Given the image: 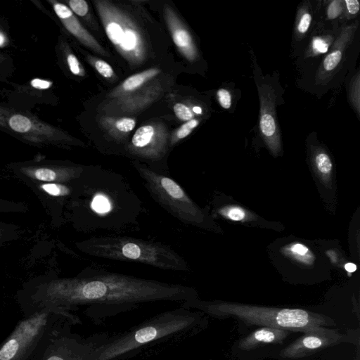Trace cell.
Listing matches in <instances>:
<instances>
[{
	"label": "cell",
	"mask_w": 360,
	"mask_h": 360,
	"mask_svg": "<svg viewBox=\"0 0 360 360\" xmlns=\"http://www.w3.org/2000/svg\"><path fill=\"white\" fill-rule=\"evenodd\" d=\"M195 298L196 291L189 286L89 266L76 277L54 280L22 295L19 303L24 316L45 309L72 312L84 307L87 316L99 320L146 303Z\"/></svg>",
	"instance_id": "6da1fadb"
},
{
	"label": "cell",
	"mask_w": 360,
	"mask_h": 360,
	"mask_svg": "<svg viewBox=\"0 0 360 360\" xmlns=\"http://www.w3.org/2000/svg\"><path fill=\"white\" fill-rule=\"evenodd\" d=\"M72 182L70 195L82 231L117 235L139 228L144 204L124 176L98 166H84Z\"/></svg>",
	"instance_id": "7a4b0ae2"
},
{
	"label": "cell",
	"mask_w": 360,
	"mask_h": 360,
	"mask_svg": "<svg viewBox=\"0 0 360 360\" xmlns=\"http://www.w3.org/2000/svg\"><path fill=\"white\" fill-rule=\"evenodd\" d=\"M199 322V316L181 307L165 311L107 340L84 360H120L155 343L186 334Z\"/></svg>",
	"instance_id": "3957f363"
},
{
	"label": "cell",
	"mask_w": 360,
	"mask_h": 360,
	"mask_svg": "<svg viewBox=\"0 0 360 360\" xmlns=\"http://www.w3.org/2000/svg\"><path fill=\"white\" fill-rule=\"evenodd\" d=\"M90 257L146 264L165 271L187 272L184 257L170 245L122 235L91 236L77 243Z\"/></svg>",
	"instance_id": "277c9868"
},
{
	"label": "cell",
	"mask_w": 360,
	"mask_h": 360,
	"mask_svg": "<svg viewBox=\"0 0 360 360\" xmlns=\"http://www.w3.org/2000/svg\"><path fill=\"white\" fill-rule=\"evenodd\" d=\"M184 308L199 307L218 317L235 316L248 325L273 327L290 332H311L326 326L334 325L333 320L323 314L302 309L274 308L238 303H202L197 298L182 302Z\"/></svg>",
	"instance_id": "5b68a950"
},
{
	"label": "cell",
	"mask_w": 360,
	"mask_h": 360,
	"mask_svg": "<svg viewBox=\"0 0 360 360\" xmlns=\"http://www.w3.org/2000/svg\"><path fill=\"white\" fill-rule=\"evenodd\" d=\"M81 323L75 314L58 321L44 333L27 360H84L109 336L101 333L83 338L72 333V327Z\"/></svg>",
	"instance_id": "8992f818"
},
{
	"label": "cell",
	"mask_w": 360,
	"mask_h": 360,
	"mask_svg": "<svg viewBox=\"0 0 360 360\" xmlns=\"http://www.w3.org/2000/svg\"><path fill=\"white\" fill-rule=\"evenodd\" d=\"M133 166L150 196L166 212L184 224L200 227L206 225L205 211L170 176L138 162H134Z\"/></svg>",
	"instance_id": "52a82bcc"
},
{
	"label": "cell",
	"mask_w": 360,
	"mask_h": 360,
	"mask_svg": "<svg viewBox=\"0 0 360 360\" xmlns=\"http://www.w3.org/2000/svg\"><path fill=\"white\" fill-rule=\"evenodd\" d=\"M73 314L61 309H45L24 316L0 343V360H27L44 333Z\"/></svg>",
	"instance_id": "ba28073f"
},
{
	"label": "cell",
	"mask_w": 360,
	"mask_h": 360,
	"mask_svg": "<svg viewBox=\"0 0 360 360\" xmlns=\"http://www.w3.org/2000/svg\"><path fill=\"white\" fill-rule=\"evenodd\" d=\"M99 13L106 34L116 49L127 60L133 63L141 61L145 55V44L136 25L112 6H101Z\"/></svg>",
	"instance_id": "9c48e42d"
},
{
	"label": "cell",
	"mask_w": 360,
	"mask_h": 360,
	"mask_svg": "<svg viewBox=\"0 0 360 360\" xmlns=\"http://www.w3.org/2000/svg\"><path fill=\"white\" fill-rule=\"evenodd\" d=\"M344 336L334 330L325 327L319 330L305 333L302 336L286 347L281 356L284 358L304 357L340 342Z\"/></svg>",
	"instance_id": "30bf717a"
},
{
	"label": "cell",
	"mask_w": 360,
	"mask_h": 360,
	"mask_svg": "<svg viewBox=\"0 0 360 360\" xmlns=\"http://www.w3.org/2000/svg\"><path fill=\"white\" fill-rule=\"evenodd\" d=\"M5 115L0 123L5 122L6 128L29 141H50L56 136V129L32 116L21 112H9Z\"/></svg>",
	"instance_id": "8fae6325"
},
{
	"label": "cell",
	"mask_w": 360,
	"mask_h": 360,
	"mask_svg": "<svg viewBox=\"0 0 360 360\" xmlns=\"http://www.w3.org/2000/svg\"><path fill=\"white\" fill-rule=\"evenodd\" d=\"M53 10L68 31L74 35L84 44L103 53V50L95 39L83 27L73 12L66 5L57 2H53Z\"/></svg>",
	"instance_id": "7c38bea8"
},
{
	"label": "cell",
	"mask_w": 360,
	"mask_h": 360,
	"mask_svg": "<svg viewBox=\"0 0 360 360\" xmlns=\"http://www.w3.org/2000/svg\"><path fill=\"white\" fill-rule=\"evenodd\" d=\"M290 331L273 327H262L256 329L241 339L238 347L243 350H251L264 344L281 343Z\"/></svg>",
	"instance_id": "4fadbf2b"
},
{
	"label": "cell",
	"mask_w": 360,
	"mask_h": 360,
	"mask_svg": "<svg viewBox=\"0 0 360 360\" xmlns=\"http://www.w3.org/2000/svg\"><path fill=\"white\" fill-rule=\"evenodd\" d=\"M169 26L172 31L173 41L179 51L188 59L194 58L195 51L192 38L189 32L181 25L169 20Z\"/></svg>",
	"instance_id": "5bb4252c"
},
{
	"label": "cell",
	"mask_w": 360,
	"mask_h": 360,
	"mask_svg": "<svg viewBox=\"0 0 360 360\" xmlns=\"http://www.w3.org/2000/svg\"><path fill=\"white\" fill-rule=\"evenodd\" d=\"M282 252L292 259L308 266L312 264L316 259L308 247L299 243L285 245L283 248Z\"/></svg>",
	"instance_id": "9a60e30c"
},
{
	"label": "cell",
	"mask_w": 360,
	"mask_h": 360,
	"mask_svg": "<svg viewBox=\"0 0 360 360\" xmlns=\"http://www.w3.org/2000/svg\"><path fill=\"white\" fill-rule=\"evenodd\" d=\"M158 72L159 70L158 69L151 68L134 75L124 81L122 89L127 91H134L141 86L145 82L158 74Z\"/></svg>",
	"instance_id": "2e32d148"
},
{
	"label": "cell",
	"mask_w": 360,
	"mask_h": 360,
	"mask_svg": "<svg viewBox=\"0 0 360 360\" xmlns=\"http://www.w3.org/2000/svg\"><path fill=\"white\" fill-rule=\"evenodd\" d=\"M259 127L266 139H274L276 136V125L274 115L270 110L262 107Z\"/></svg>",
	"instance_id": "e0dca14e"
},
{
	"label": "cell",
	"mask_w": 360,
	"mask_h": 360,
	"mask_svg": "<svg viewBox=\"0 0 360 360\" xmlns=\"http://www.w3.org/2000/svg\"><path fill=\"white\" fill-rule=\"evenodd\" d=\"M314 161L319 175L325 181L329 179L333 169V164L328 154L319 152L316 154Z\"/></svg>",
	"instance_id": "ac0fdd59"
},
{
	"label": "cell",
	"mask_w": 360,
	"mask_h": 360,
	"mask_svg": "<svg viewBox=\"0 0 360 360\" xmlns=\"http://www.w3.org/2000/svg\"><path fill=\"white\" fill-rule=\"evenodd\" d=\"M40 188L53 197H68L71 195L72 191L71 185L58 182L43 184Z\"/></svg>",
	"instance_id": "d6986e66"
},
{
	"label": "cell",
	"mask_w": 360,
	"mask_h": 360,
	"mask_svg": "<svg viewBox=\"0 0 360 360\" xmlns=\"http://www.w3.org/2000/svg\"><path fill=\"white\" fill-rule=\"evenodd\" d=\"M217 212L223 217L233 221H241L248 218L247 212L238 205L224 206Z\"/></svg>",
	"instance_id": "ffe728a7"
},
{
	"label": "cell",
	"mask_w": 360,
	"mask_h": 360,
	"mask_svg": "<svg viewBox=\"0 0 360 360\" xmlns=\"http://www.w3.org/2000/svg\"><path fill=\"white\" fill-rule=\"evenodd\" d=\"M342 51L337 49L329 53L323 60V68L327 71L333 70L342 59Z\"/></svg>",
	"instance_id": "44dd1931"
},
{
	"label": "cell",
	"mask_w": 360,
	"mask_h": 360,
	"mask_svg": "<svg viewBox=\"0 0 360 360\" xmlns=\"http://www.w3.org/2000/svg\"><path fill=\"white\" fill-rule=\"evenodd\" d=\"M199 121L196 119H191L183 124L178 129L176 136L178 139H183L188 136L191 131L198 125Z\"/></svg>",
	"instance_id": "7402d4cb"
},
{
	"label": "cell",
	"mask_w": 360,
	"mask_h": 360,
	"mask_svg": "<svg viewBox=\"0 0 360 360\" xmlns=\"http://www.w3.org/2000/svg\"><path fill=\"white\" fill-rule=\"evenodd\" d=\"M68 4L70 10L77 15L84 16L88 13L89 6L84 0H70Z\"/></svg>",
	"instance_id": "603a6c76"
},
{
	"label": "cell",
	"mask_w": 360,
	"mask_h": 360,
	"mask_svg": "<svg viewBox=\"0 0 360 360\" xmlns=\"http://www.w3.org/2000/svg\"><path fill=\"white\" fill-rule=\"evenodd\" d=\"M176 116L182 121H189L193 118V113L186 105L177 103L174 105Z\"/></svg>",
	"instance_id": "cb8c5ba5"
},
{
	"label": "cell",
	"mask_w": 360,
	"mask_h": 360,
	"mask_svg": "<svg viewBox=\"0 0 360 360\" xmlns=\"http://www.w3.org/2000/svg\"><path fill=\"white\" fill-rule=\"evenodd\" d=\"M67 63L71 72L77 76H82L84 75V70L77 58L72 53H69L67 56Z\"/></svg>",
	"instance_id": "d4e9b609"
},
{
	"label": "cell",
	"mask_w": 360,
	"mask_h": 360,
	"mask_svg": "<svg viewBox=\"0 0 360 360\" xmlns=\"http://www.w3.org/2000/svg\"><path fill=\"white\" fill-rule=\"evenodd\" d=\"M95 68L98 72L100 75H101L103 77L110 78L113 74L114 71L112 67L107 63L105 61L102 60H98L95 62Z\"/></svg>",
	"instance_id": "484cf974"
},
{
	"label": "cell",
	"mask_w": 360,
	"mask_h": 360,
	"mask_svg": "<svg viewBox=\"0 0 360 360\" xmlns=\"http://www.w3.org/2000/svg\"><path fill=\"white\" fill-rule=\"evenodd\" d=\"M136 125L134 120L129 117H124L118 120L115 126L116 128L122 132H128L132 131Z\"/></svg>",
	"instance_id": "4316f807"
},
{
	"label": "cell",
	"mask_w": 360,
	"mask_h": 360,
	"mask_svg": "<svg viewBox=\"0 0 360 360\" xmlns=\"http://www.w3.org/2000/svg\"><path fill=\"white\" fill-rule=\"evenodd\" d=\"M217 97L221 106L224 109H229L231 105V95L224 89H220L217 91Z\"/></svg>",
	"instance_id": "83f0119b"
},
{
	"label": "cell",
	"mask_w": 360,
	"mask_h": 360,
	"mask_svg": "<svg viewBox=\"0 0 360 360\" xmlns=\"http://www.w3.org/2000/svg\"><path fill=\"white\" fill-rule=\"evenodd\" d=\"M311 20V16L306 13L302 15L297 25V30L301 34H304L309 29Z\"/></svg>",
	"instance_id": "f1b7e54d"
},
{
	"label": "cell",
	"mask_w": 360,
	"mask_h": 360,
	"mask_svg": "<svg viewBox=\"0 0 360 360\" xmlns=\"http://www.w3.org/2000/svg\"><path fill=\"white\" fill-rule=\"evenodd\" d=\"M340 1H333L329 5L328 8V17L329 19H333L338 17L342 11Z\"/></svg>",
	"instance_id": "f546056e"
},
{
	"label": "cell",
	"mask_w": 360,
	"mask_h": 360,
	"mask_svg": "<svg viewBox=\"0 0 360 360\" xmlns=\"http://www.w3.org/2000/svg\"><path fill=\"white\" fill-rule=\"evenodd\" d=\"M30 85L34 89L45 90L49 89L52 86V82L39 78H34L31 80Z\"/></svg>",
	"instance_id": "4dcf8cb0"
},
{
	"label": "cell",
	"mask_w": 360,
	"mask_h": 360,
	"mask_svg": "<svg viewBox=\"0 0 360 360\" xmlns=\"http://www.w3.org/2000/svg\"><path fill=\"white\" fill-rule=\"evenodd\" d=\"M313 49L318 53H326L328 51V44L320 38H315L312 43Z\"/></svg>",
	"instance_id": "1f68e13d"
},
{
	"label": "cell",
	"mask_w": 360,
	"mask_h": 360,
	"mask_svg": "<svg viewBox=\"0 0 360 360\" xmlns=\"http://www.w3.org/2000/svg\"><path fill=\"white\" fill-rule=\"evenodd\" d=\"M346 6L348 12L350 14L354 15L358 13L360 4L359 1L357 0H346L345 1Z\"/></svg>",
	"instance_id": "d6a6232c"
},
{
	"label": "cell",
	"mask_w": 360,
	"mask_h": 360,
	"mask_svg": "<svg viewBox=\"0 0 360 360\" xmlns=\"http://www.w3.org/2000/svg\"><path fill=\"white\" fill-rule=\"evenodd\" d=\"M345 269L349 272V273H352L354 271H356V264H353V263H351V262H348L347 264H345Z\"/></svg>",
	"instance_id": "836d02e7"
},
{
	"label": "cell",
	"mask_w": 360,
	"mask_h": 360,
	"mask_svg": "<svg viewBox=\"0 0 360 360\" xmlns=\"http://www.w3.org/2000/svg\"><path fill=\"white\" fill-rule=\"evenodd\" d=\"M6 36L4 35V33L0 32V47L3 46L6 44Z\"/></svg>",
	"instance_id": "e575fe53"
},
{
	"label": "cell",
	"mask_w": 360,
	"mask_h": 360,
	"mask_svg": "<svg viewBox=\"0 0 360 360\" xmlns=\"http://www.w3.org/2000/svg\"><path fill=\"white\" fill-rule=\"evenodd\" d=\"M193 110L196 114H201L202 113V109L200 106H194L193 108Z\"/></svg>",
	"instance_id": "d590c367"
}]
</instances>
